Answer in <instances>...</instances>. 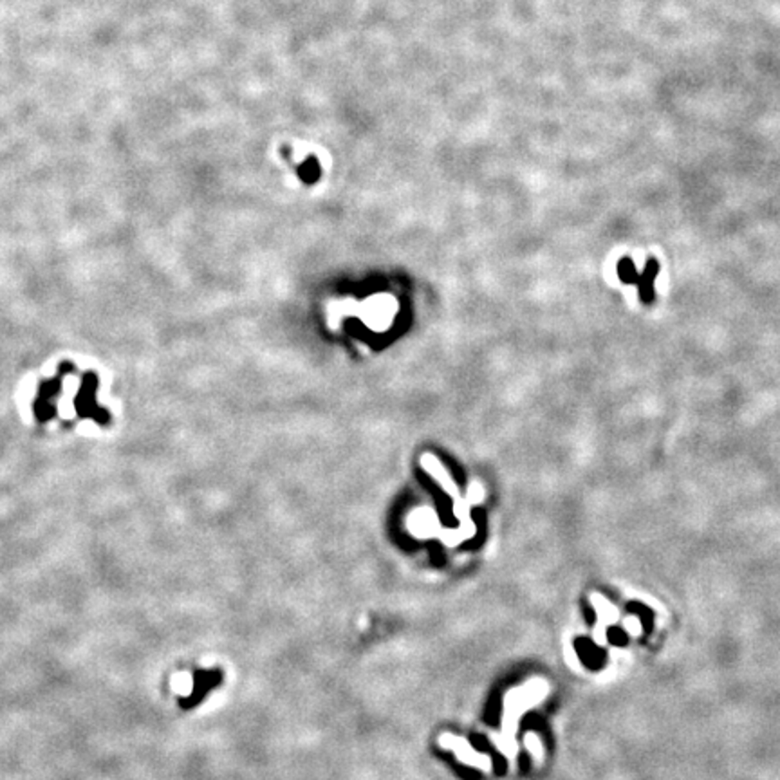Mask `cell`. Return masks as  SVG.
Returning a JSON list of instances; mask_svg holds the SVG:
<instances>
[{"label": "cell", "instance_id": "cell-5", "mask_svg": "<svg viewBox=\"0 0 780 780\" xmlns=\"http://www.w3.org/2000/svg\"><path fill=\"white\" fill-rule=\"evenodd\" d=\"M453 768H455V771L459 773L461 776H465L466 780H477V779H482V775L477 769H470V768H462L461 764H453Z\"/></svg>", "mask_w": 780, "mask_h": 780}, {"label": "cell", "instance_id": "cell-4", "mask_svg": "<svg viewBox=\"0 0 780 780\" xmlns=\"http://www.w3.org/2000/svg\"><path fill=\"white\" fill-rule=\"evenodd\" d=\"M492 757H493V769H495L497 775L502 776L506 771H508V762H506L504 757H502L499 752H495V749H492Z\"/></svg>", "mask_w": 780, "mask_h": 780}, {"label": "cell", "instance_id": "cell-3", "mask_svg": "<svg viewBox=\"0 0 780 780\" xmlns=\"http://www.w3.org/2000/svg\"><path fill=\"white\" fill-rule=\"evenodd\" d=\"M470 742H472V746L477 749V752H481V753H492L493 749V746L489 744V741L484 735H477V733H473V735L470 737Z\"/></svg>", "mask_w": 780, "mask_h": 780}, {"label": "cell", "instance_id": "cell-1", "mask_svg": "<svg viewBox=\"0 0 780 780\" xmlns=\"http://www.w3.org/2000/svg\"><path fill=\"white\" fill-rule=\"evenodd\" d=\"M222 674L221 668H212V670H195L193 674V688L192 692L186 695V698L179 699V706L183 710H193L197 708L213 688H219L222 685Z\"/></svg>", "mask_w": 780, "mask_h": 780}, {"label": "cell", "instance_id": "cell-6", "mask_svg": "<svg viewBox=\"0 0 780 780\" xmlns=\"http://www.w3.org/2000/svg\"><path fill=\"white\" fill-rule=\"evenodd\" d=\"M519 764H520V771L526 773L529 769V757L526 755V753H522L519 759Z\"/></svg>", "mask_w": 780, "mask_h": 780}, {"label": "cell", "instance_id": "cell-2", "mask_svg": "<svg viewBox=\"0 0 780 780\" xmlns=\"http://www.w3.org/2000/svg\"><path fill=\"white\" fill-rule=\"evenodd\" d=\"M421 465H423V468H425L426 472H428L430 475H432L433 479H435V481H438L439 484H441L443 488L446 489V493H448L450 497H453V501H457L459 504H461V497H459L457 488H455V484L452 482V479L446 475V472L443 470L441 462H439L438 459L433 457V455H428V453H426V455H423Z\"/></svg>", "mask_w": 780, "mask_h": 780}]
</instances>
